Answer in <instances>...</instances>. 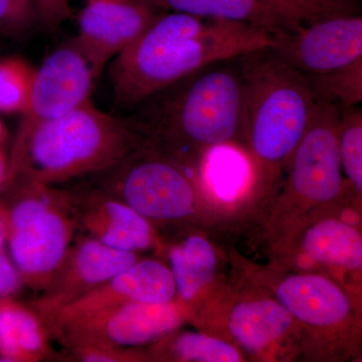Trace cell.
I'll list each match as a JSON object with an SVG mask.
<instances>
[{
  "label": "cell",
  "instance_id": "obj_1",
  "mask_svg": "<svg viewBox=\"0 0 362 362\" xmlns=\"http://www.w3.org/2000/svg\"><path fill=\"white\" fill-rule=\"evenodd\" d=\"M268 30L238 21L164 11L109 63L118 108L133 110L204 66L270 47Z\"/></svg>",
  "mask_w": 362,
  "mask_h": 362
},
{
  "label": "cell",
  "instance_id": "obj_2",
  "mask_svg": "<svg viewBox=\"0 0 362 362\" xmlns=\"http://www.w3.org/2000/svg\"><path fill=\"white\" fill-rule=\"evenodd\" d=\"M243 90L237 57L190 74L145 99L126 119L141 138L178 163L199 166L218 145L240 141Z\"/></svg>",
  "mask_w": 362,
  "mask_h": 362
},
{
  "label": "cell",
  "instance_id": "obj_3",
  "mask_svg": "<svg viewBox=\"0 0 362 362\" xmlns=\"http://www.w3.org/2000/svg\"><path fill=\"white\" fill-rule=\"evenodd\" d=\"M244 90L240 141L268 168L287 163L319 98L308 76L262 47L237 57Z\"/></svg>",
  "mask_w": 362,
  "mask_h": 362
},
{
  "label": "cell",
  "instance_id": "obj_4",
  "mask_svg": "<svg viewBox=\"0 0 362 362\" xmlns=\"http://www.w3.org/2000/svg\"><path fill=\"white\" fill-rule=\"evenodd\" d=\"M141 142L125 118L105 113L88 100L35 129L26 143L18 171L4 185L25 177L49 187L111 170Z\"/></svg>",
  "mask_w": 362,
  "mask_h": 362
},
{
  "label": "cell",
  "instance_id": "obj_5",
  "mask_svg": "<svg viewBox=\"0 0 362 362\" xmlns=\"http://www.w3.org/2000/svg\"><path fill=\"white\" fill-rule=\"evenodd\" d=\"M6 243L23 286L44 291L71 247L77 223L66 199L47 185L16 177L0 187Z\"/></svg>",
  "mask_w": 362,
  "mask_h": 362
},
{
  "label": "cell",
  "instance_id": "obj_6",
  "mask_svg": "<svg viewBox=\"0 0 362 362\" xmlns=\"http://www.w3.org/2000/svg\"><path fill=\"white\" fill-rule=\"evenodd\" d=\"M98 78L89 61L71 42L52 52L35 70L30 98L14 137L4 182L20 166L28 138L42 124L68 113L90 100Z\"/></svg>",
  "mask_w": 362,
  "mask_h": 362
},
{
  "label": "cell",
  "instance_id": "obj_7",
  "mask_svg": "<svg viewBox=\"0 0 362 362\" xmlns=\"http://www.w3.org/2000/svg\"><path fill=\"white\" fill-rule=\"evenodd\" d=\"M122 201L146 220L180 221L195 211L194 183L181 164L142 141L118 165Z\"/></svg>",
  "mask_w": 362,
  "mask_h": 362
},
{
  "label": "cell",
  "instance_id": "obj_8",
  "mask_svg": "<svg viewBox=\"0 0 362 362\" xmlns=\"http://www.w3.org/2000/svg\"><path fill=\"white\" fill-rule=\"evenodd\" d=\"M187 317L180 300L168 303H129L47 329L66 349L139 346L175 332Z\"/></svg>",
  "mask_w": 362,
  "mask_h": 362
},
{
  "label": "cell",
  "instance_id": "obj_9",
  "mask_svg": "<svg viewBox=\"0 0 362 362\" xmlns=\"http://www.w3.org/2000/svg\"><path fill=\"white\" fill-rule=\"evenodd\" d=\"M269 47L305 75L337 70L362 59V18L357 13L325 16L296 32L273 35Z\"/></svg>",
  "mask_w": 362,
  "mask_h": 362
},
{
  "label": "cell",
  "instance_id": "obj_10",
  "mask_svg": "<svg viewBox=\"0 0 362 362\" xmlns=\"http://www.w3.org/2000/svg\"><path fill=\"white\" fill-rule=\"evenodd\" d=\"M162 13L144 0H87L78 16L74 44L89 61L96 78Z\"/></svg>",
  "mask_w": 362,
  "mask_h": 362
},
{
  "label": "cell",
  "instance_id": "obj_11",
  "mask_svg": "<svg viewBox=\"0 0 362 362\" xmlns=\"http://www.w3.org/2000/svg\"><path fill=\"white\" fill-rule=\"evenodd\" d=\"M136 252L119 251L88 237L71 246L51 282L30 307L47 322L59 309L133 265Z\"/></svg>",
  "mask_w": 362,
  "mask_h": 362
},
{
  "label": "cell",
  "instance_id": "obj_12",
  "mask_svg": "<svg viewBox=\"0 0 362 362\" xmlns=\"http://www.w3.org/2000/svg\"><path fill=\"white\" fill-rule=\"evenodd\" d=\"M163 11L238 21L272 35L296 32L312 21L341 14L316 0H144Z\"/></svg>",
  "mask_w": 362,
  "mask_h": 362
},
{
  "label": "cell",
  "instance_id": "obj_13",
  "mask_svg": "<svg viewBox=\"0 0 362 362\" xmlns=\"http://www.w3.org/2000/svg\"><path fill=\"white\" fill-rule=\"evenodd\" d=\"M176 297L173 273L156 259H143L59 309L45 322L47 329L129 303H168Z\"/></svg>",
  "mask_w": 362,
  "mask_h": 362
},
{
  "label": "cell",
  "instance_id": "obj_14",
  "mask_svg": "<svg viewBox=\"0 0 362 362\" xmlns=\"http://www.w3.org/2000/svg\"><path fill=\"white\" fill-rule=\"evenodd\" d=\"M90 197L75 218L90 238L119 251L136 252L152 247L153 228L144 216L122 199Z\"/></svg>",
  "mask_w": 362,
  "mask_h": 362
},
{
  "label": "cell",
  "instance_id": "obj_15",
  "mask_svg": "<svg viewBox=\"0 0 362 362\" xmlns=\"http://www.w3.org/2000/svg\"><path fill=\"white\" fill-rule=\"evenodd\" d=\"M277 301L293 318L307 325L334 328L349 321L351 305L345 293L318 275H294L276 289Z\"/></svg>",
  "mask_w": 362,
  "mask_h": 362
},
{
  "label": "cell",
  "instance_id": "obj_16",
  "mask_svg": "<svg viewBox=\"0 0 362 362\" xmlns=\"http://www.w3.org/2000/svg\"><path fill=\"white\" fill-rule=\"evenodd\" d=\"M49 332L30 307L0 299V361L37 362L51 356Z\"/></svg>",
  "mask_w": 362,
  "mask_h": 362
},
{
  "label": "cell",
  "instance_id": "obj_17",
  "mask_svg": "<svg viewBox=\"0 0 362 362\" xmlns=\"http://www.w3.org/2000/svg\"><path fill=\"white\" fill-rule=\"evenodd\" d=\"M293 316L271 299L252 300L235 305L228 316V330L243 347L261 351L285 337Z\"/></svg>",
  "mask_w": 362,
  "mask_h": 362
},
{
  "label": "cell",
  "instance_id": "obj_18",
  "mask_svg": "<svg viewBox=\"0 0 362 362\" xmlns=\"http://www.w3.org/2000/svg\"><path fill=\"white\" fill-rule=\"evenodd\" d=\"M302 247L308 258L318 263L361 270V235L349 223L337 220L318 221L304 233Z\"/></svg>",
  "mask_w": 362,
  "mask_h": 362
},
{
  "label": "cell",
  "instance_id": "obj_19",
  "mask_svg": "<svg viewBox=\"0 0 362 362\" xmlns=\"http://www.w3.org/2000/svg\"><path fill=\"white\" fill-rule=\"evenodd\" d=\"M176 295L183 304L189 303L213 282L216 256L214 247L201 235H192L169 252Z\"/></svg>",
  "mask_w": 362,
  "mask_h": 362
},
{
  "label": "cell",
  "instance_id": "obj_20",
  "mask_svg": "<svg viewBox=\"0 0 362 362\" xmlns=\"http://www.w3.org/2000/svg\"><path fill=\"white\" fill-rule=\"evenodd\" d=\"M207 187L221 201H235L246 188L251 177L247 157L233 143L209 150L199 166Z\"/></svg>",
  "mask_w": 362,
  "mask_h": 362
},
{
  "label": "cell",
  "instance_id": "obj_21",
  "mask_svg": "<svg viewBox=\"0 0 362 362\" xmlns=\"http://www.w3.org/2000/svg\"><path fill=\"white\" fill-rule=\"evenodd\" d=\"M156 357L181 361L238 362L242 361L240 352L233 345L216 338L182 333L169 337L156 347Z\"/></svg>",
  "mask_w": 362,
  "mask_h": 362
},
{
  "label": "cell",
  "instance_id": "obj_22",
  "mask_svg": "<svg viewBox=\"0 0 362 362\" xmlns=\"http://www.w3.org/2000/svg\"><path fill=\"white\" fill-rule=\"evenodd\" d=\"M319 99L340 107L358 106L362 101V59L342 68L307 75Z\"/></svg>",
  "mask_w": 362,
  "mask_h": 362
},
{
  "label": "cell",
  "instance_id": "obj_23",
  "mask_svg": "<svg viewBox=\"0 0 362 362\" xmlns=\"http://www.w3.org/2000/svg\"><path fill=\"white\" fill-rule=\"evenodd\" d=\"M338 150L342 173L357 192L362 190V110L342 107L338 126Z\"/></svg>",
  "mask_w": 362,
  "mask_h": 362
},
{
  "label": "cell",
  "instance_id": "obj_24",
  "mask_svg": "<svg viewBox=\"0 0 362 362\" xmlns=\"http://www.w3.org/2000/svg\"><path fill=\"white\" fill-rule=\"evenodd\" d=\"M35 70L18 57L0 59V113H23L32 90Z\"/></svg>",
  "mask_w": 362,
  "mask_h": 362
},
{
  "label": "cell",
  "instance_id": "obj_25",
  "mask_svg": "<svg viewBox=\"0 0 362 362\" xmlns=\"http://www.w3.org/2000/svg\"><path fill=\"white\" fill-rule=\"evenodd\" d=\"M35 23L39 21L32 9L16 0H0V35L18 39L30 32Z\"/></svg>",
  "mask_w": 362,
  "mask_h": 362
},
{
  "label": "cell",
  "instance_id": "obj_26",
  "mask_svg": "<svg viewBox=\"0 0 362 362\" xmlns=\"http://www.w3.org/2000/svg\"><path fill=\"white\" fill-rule=\"evenodd\" d=\"M75 361L84 362H126L145 358L142 354L119 347H76L68 349Z\"/></svg>",
  "mask_w": 362,
  "mask_h": 362
},
{
  "label": "cell",
  "instance_id": "obj_27",
  "mask_svg": "<svg viewBox=\"0 0 362 362\" xmlns=\"http://www.w3.org/2000/svg\"><path fill=\"white\" fill-rule=\"evenodd\" d=\"M23 286V279L13 259L0 251V299L13 298Z\"/></svg>",
  "mask_w": 362,
  "mask_h": 362
},
{
  "label": "cell",
  "instance_id": "obj_28",
  "mask_svg": "<svg viewBox=\"0 0 362 362\" xmlns=\"http://www.w3.org/2000/svg\"><path fill=\"white\" fill-rule=\"evenodd\" d=\"M316 1L341 13H356V2L358 0H316Z\"/></svg>",
  "mask_w": 362,
  "mask_h": 362
},
{
  "label": "cell",
  "instance_id": "obj_29",
  "mask_svg": "<svg viewBox=\"0 0 362 362\" xmlns=\"http://www.w3.org/2000/svg\"><path fill=\"white\" fill-rule=\"evenodd\" d=\"M6 243V228L4 223V214L0 207V251H4V245Z\"/></svg>",
  "mask_w": 362,
  "mask_h": 362
},
{
  "label": "cell",
  "instance_id": "obj_30",
  "mask_svg": "<svg viewBox=\"0 0 362 362\" xmlns=\"http://www.w3.org/2000/svg\"><path fill=\"white\" fill-rule=\"evenodd\" d=\"M7 170V162L4 157L1 156L0 153V187H1L2 183H4V178H6Z\"/></svg>",
  "mask_w": 362,
  "mask_h": 362
},
{
  "label": "cell",
  "instance_id": "obj_31",
  "mask_svg": "<svg viewBox=\"0 0 362 362\" xmlns=\"http://www.w3.org/2000/svg\"><path fill=\"white\" fill-rule=\"evenodd\" d=\"M16 1H18V4H21V6L32 9V11H35V13H37V11H35V0H16Z\"/></svg>",
  "mask_w": 362,
  "mask_h": 362
},
{
  "label": "cell",
  "instance_id": "obj_32",
  "mask_svg": "<svg viewBox=\"0 0 362 362\" xmlns=\"http://www.w3.org/2000/svg\"><path fill=\"white\" fill-rule=\"evenodd\" d=\"M4 125H2L1 121H0V140H1L2 137H4Z\"/></svg>",
  "mask_w": 362,
  "mask_h": 362
}]
</instances>
